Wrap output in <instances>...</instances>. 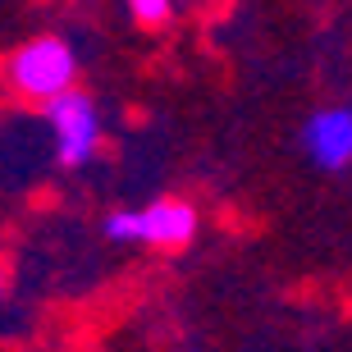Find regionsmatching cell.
<instances>
[{"mask_svg":"<svg viewBox=\"0 0 352 352\" xmlns=\"http://www.w3.org/2000/svg\"><path fill=\"white\" fill-rule=\"evenodd\" d=\"M5 82L14 96L46 105L78 82V55L65 37H32L5 60Z\"/></svg>","mask_w":352,"mask_h":352,"instance_id":"obj_1","label":"cell"},{"mask_svg":"<svg viewBox=\"0 0 352 352\" xmlns=\"http://www.w3.org/2000/svg\"><path fill=\"white\" fill-rule=\"evenodd\" d=\"M201 229L188 201H151L142 210H110L105 238L110 243H142V248H188Z\"/></svg>","mask_w":352,"mask_h":352,"instance_id":"obj_2","label":"cell"},{"mask_svg":"<svg viewBox=\"0 0 352 352\" xmlns=\"http://www.w3.org/2000/svg\"><path fill=\"white\" fill-rule=\"evenodd\" d=\"M46 124H51L55 156H60L65 170H82V165L96 160L105 124H101V110H96V101H91L87 91L69 87L60 96H51L46 101Z\"/></svg>","mask_w":352,"mask_h":352,"instance_id":"obj_3","label":"cell"},{"mask_svg":"<svg viewBox=\"0 0 352 352\" xmlns=\"http://www.w3.org/2000/svg\"><path fill=\"white\" fill-rule=\"evenodd\" d=\"M302 146L311 156L316 170H348L352 160V115L348 105H320L307 124H302Z\"/></svg>","mask_w":352,"mask_h":352,"instance_id":"obj_4","label":"cell"},{"mask_svg":"<svg viewBox=\"0 0 352 352\" xmlns=\"http://www.w3.org/2000/svg\"><path fill=\"white\" fill-rule=\"evenodd\" d=\"M129 14L142 28H160L174 19V0H129Z\"/></svg>","mask_w":352,"mask_h":352,"instance_id":"obj_5","label":"cell"},{"mask_svg":"<svg viewBox=\"0 0 352 352\" xmlns=\"http://www.w3.org/2000/svg\"><path fill=\"white\" fill-rule=\"evenodd\" d=\"M5 288H10V284H5V270H0V298H5Z\"/></svg>","mask_w":352,"mask_h":352,"instance_id":"obj_6","label":"cell"}]
</instances>
